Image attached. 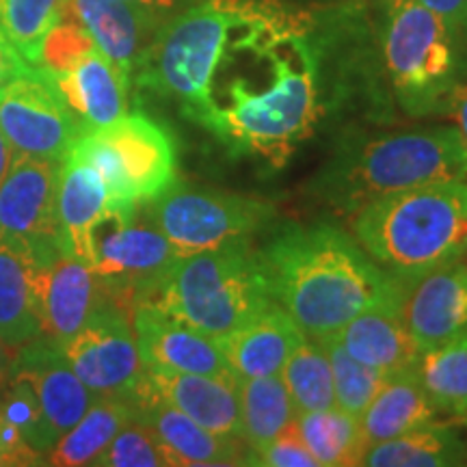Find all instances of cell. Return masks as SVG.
Here are the masks:
<instances>
[{"mask_svg": "<svg viewBox=\"0 0 467 467\" xmlns=\"http://www.w3.org/2000/svg\"><path fill=\"white\" fill-rule=\"evenodd\" d=\"M467 180V148L457 128L424 126L348 139L312 180L314 195L340 213L426 184Z\"/></svg>", "mask_w": 467, "mask_h": 467, "instance_id": "cell-3", "label": "cell"}, {"mask_svg": "<svg viewBox=\"0 0 467 467\" xmlns=\"http://www.w3.org/2000/svg\"><path fill=\"white\" fill-rule=\"evenodd\" d=\"M0 418L16 426L28 446L42 452V405L25 375L9 372L0 396Z\"/></svg>", "mask_w": 467, "mask_h": 467, "instance_id": "cell-36", "label": "cell"}, {"mask_svg": "<svg viewBox=\"0 0 467 467\" xmlns=\"http://www.w3.org/2000/svg\"><path fill=\"white\" fill-rule=\"evenodd\" d=\"M241 437L249 451H260L295 422V407L282 375L238 379Z\"/></svg>", "mask_w": 467, "mask_h": 467, "instance_id": "cell-29", "label": "cell"}, {"mask_svg": "<svg viewBox=\"0 0 467 467\" xmlns=\"http://www.w3.org/2000/svg\"><path fill=\"white\" fill-rule=\"evenodd\" d=\"M236 381V377L189 375L145 368V383L156 396L195 420L210 433L243 440Z\"/></svg>", "mask_w": 467, "mask_h": 467, "instance_id": "cell-22", "label": "cell"}, {"mask_svg": "<svg viewBox=\"0 0 467 467\" xmlns=\"http://www.w3.org/2000/svg\"><path fill=\"white\" fill-rule=\"evenodd\" d=\"M137 416L130 396H96L85 416L58 440L48 452V465H93L113 437Z\"/></svg>", "mask_w": 467, "mask_h": 467, "instance_id": "cell-27", "label": "cell"}, {"mask_svg": "<svg viewBox=\"0 0 467 467\" xmlns=\"http://www.w3.org/2000/svg\"><path fill=\"white\" fill-rule=\"evenodd\" d=\"M418 375L437 413L463 420L467 413V334L424 350Z\"/></svg>", "mask_w": 467, "mask_h": 467, "instance_id": "cell-31", "label": "cell"}, {"mask_svg": "<svg viewBox=\"0 0 467 467\" xmlns=\"http://www.w3.org/2000/svg\"><path fill=\"white\" fill-rule=\"evenodd\" d=\"M467 180L409 189L353 213V238L396 279H411L463 255Z\"/></svg>", "mask_w": 467, "mask_h": 467, "instance_id": "cell-4", "label": "cell"}, {"mask_svg": "<svg viewBox=\"0 0 467 467\" xmlns=\"http://www.w3.org/2000/svg\"><path fill=\"white\" fill-rule=\"evenodd\" d=\"M325 50L317 16L251 0L221 55L195 124L232 156L285 165L323 115Z\"/></svg>", "mask_w": 467, "mask_h": 467, "instance_id": "cell-1", "label": "cell"}, {"mask_svg": "<svg viewBox=\"0 0 467 467\" xmlns=\"http://www.w3.org/2000/svg\"><path fill=\"white\" fill-rule=\"evenodd\" d=\"M39 336H44L39 268L0 243V342L16 355Z\"/></svg>", "mask_w": 467, "mask_h": 467, "instance_id": "cell-25", "label": "cell"}, {"mask_svg": "<svg viewBox=\"0 0 467 467\" xmlns=\"http://www.w3.org/2000/svg\"><path fill=\"white\" fill-rule=\"evenodd\" d=\"M63 17L78 22L98 50L132 80L143 52L162 26V17L124 0H67Z\"/></svg>", "mask_w": 467, "mask_h": 467, "instance_id": "cell-20", "label": "cell"}, {"mask_svg": "<svg viewBox=\"0 0 467 467\" xmlns=\"http://www.w3.org/2000/svg\"><path fill=\"white\" fill-rule=\"evenodd\" d=\"M67 0H0V28L31 66H39L46 35L63 20Z\"/></svg>", "mask_w": 467, "mask_h": 467, "instance_id": "cell-33", "label": "cell"}, {"mask_svg": "<svg viewBox=\"0 0 467 467\" xmlns=\"http://www.w3.org/2000/svg\"><path fill=\"white\" fill-rule=\"evenodd\" d=\"M418 3L440 16L457 35L467 31V0H418Z\"/></svg>", "mask_w": 467, "mask_h": 467, "instance_id": "cell-40", "label": "cell"}, {"mask_svg": "<svg viewBox=\"0 0 467 467\" xmlns=\"http://www.w3.org/2000/svg\"><path fill=\"white\" fill-rule=\"evenodd\" d=\"M279 375L288 389L295 413L323 411V409L336 407L329 358L318 340L303 337Z\"/></svg>", "mask_w": 467, "mask_h": 467, "instance_id": "cell-32", "label": "cell"}, {"mask_svg": "<svg viewBox=\"0 0 467 467\" xmlns=\"http://www.w3.org/2000/svg\"><path fill=\"white\" fill-rule=\"evenodd\" d=\"M260 255L273 301L312 340L337 334L396 285L353 236L329 223L285 225Z\"/></svg>", "mask_w": 467, "mask_h": 467, "instance_id": "cell-2", "label": "cell"}, {"mask_svg": "<svg viewBox=\"0 0 467 467\" xmlns=\"http://www.w3.org/2000/svg\"><path fill=\"white\" fill-rule=\"evenodd\" d=\"M0 132L14 154L61 162L83 128L48 69L37 66L0 87Z\"/></svg>", "mask_w": 467, "mask_h": 467, "instance_id": "cell-12", "label": "cell"}, {"mask_svg": "<svg viewBox=\"0 0 467 467\" xmlns=\"http://www.w3.org/2000/svg\"><path fill=\"white\" fill-rule=\"evenodd\" d=\"M109 191L98 169L69 150L58 173V244L66 255L93 266L96 232L109 214Z\"/></svg>", "mask_w": 467, "mask_h": 467, "instance_id": "cell-18", "label": "cell"}, {"mask_svg": "<svg viewBox=\"0 0 467 467\" xmlns=\"http://www.w3.org/2000/svg\"><path fill=\"white\" fill-rule=\"evenodd\" d=\"M368 467H454L467 465V446L451 426L429 422L394 440L375 443L364 454Z\"/></svg>", "mask_w": 467, "mask_h": 467, "instance_id": "cell-28", "label": "cell"}, {"mask_svg": "<svg viewBox=\"0 0 467 467\" xmlns=\"http://www.w3.org/2000/svg\"><path fill=\"white\" fill-rule=\"evenodd\" d=\"M35 66L26 61L25 57L17 52L14 44L9 42V37L0 28V87H5L9 80L17 78V76L31 72Z\"/></svg>", "mask_w": 467, "mask_h": 467, "instance_id": "cell-39", "label": "cell"}, {"mask_svg": "<svg viewBox=\"0 0 467 467\" xmlns=\"http://www.w3.org/2000/svg\"><path fill=\"white\" fill-rule=\"evenodd\" d=\"M33 383L42 405V452L46 454L96 400L87 385L76 377L61 348L48 336L35 337L14 355L11 370Z\"/></svg>", "mask_w": 467, "mask_h": 467, "instance_id": "cell-15", "label": "cell"}, {"mask_svg": "<svg viewBox=\"0 0 467 467\" xmlns=\"http://www.w3.org/2000/svg\"><path fill=\"white\" fill-rule=\"evenodd\" d=\"M463 255H467V230H465V236H463Z\"/></svg>", "mask_w": 467, "mask_h": 467, "instance_id": "cell-46", "label": "cell"}, {"mask_svg": "<svg viewBox=\"0 0 467 467\" xmlns=\"http://www.w3.org/2000/svg\"><path fill=\"white\" fill-rule=\"evenodd\" d=\"M463 422H465V424H467V413H465V418H463Z\"/></svg>", "mask_w": 467, "mask_h": 467, "instance_id": "cell-47", "label": "cell"}, {"mask_svg": "<svg viewBox=\"0 0 467 467\" xmlns=\"http://www.w3.org/2000/svg\"><path fill=\"white\" fill-rule=\"evenodd\" d=\"M448 110H451L454 121H457V130L467 148V85L457 87V91H454L451 98V107H448Z\"/></svg>", "mask_w": 467, "mask_h": 467, "instance_id": "cell-42", "label": "cell"}, {"mask_svg": "<svg viewBox=\"0 0 467 467\" xmlns=\"http://www.w3.org/2000/svg\"><path fill=\"white\" fill-rule=\"evenodd\" d=\"M50 76L78 119L83 134L100 130L128 113L130 78L98 48L67 72H50Z\"/></svg>", "mask_w": 467, "mask_h": 467, "instance_id": "cell-23", "label": "cell"}, {"mask_svg": "<svg viewBox=\"0 0 467 467\" xmlns=\"http://www.w3.org/2000/svg\"><path fill=\"white\" fill-rule=\"evenodd\" d=\"M145 303L214 340L275 306L262 255L251 243L180 255L156 295Z\"/></svg>", "mask_w": 467, "mask_h": 467, "instance_id": "cell-5", "label": "cell"}, {"mask_svg": "<svg viewBox=\"0 0 467 467\" xmlns=\"http://www.w3.org/2000/svg\"><path fill=\"white\" fill-rule=\"evenodd\" d=\"M11 361H14V353H11V350L5 347L3 342H0V388L7 383V377H9V370H11Z\"/></svg>", "mask_w": 467, "mask_h": 467, "instance_id": "cell-44", "label": "cell"}, {"mask_svg": "<svg viewBox=\"0 0 467 467\" xmlns=\"http://www.w3.org/2000/svg\"><path fill=\"white\" fill-rule=\"evenodd\" d=\"M400 312L420 353L467 334V260L463 255L422 275L399 279Z\"/></svg>", "mask_w": 467, "mask_h": 467, "instance_id": "cell-14", "label": "cell"}, {"mask_svg": "<svg viewBox=\"0 0 467 467\" xmlns=\"http://www.w3.org/2000/svg\"><path fill=\"white\" fill-rule=\"evenodd\" d=\"M98 169L109 191V208L134 213L162 195L178 180L171 132L148 115H124L72 145Z\"/></svg>", "mask_w": 467, "mask_h": 467, "instance_id": "cell-8", "label": "cell"}, {"mask_svg": "<svg viewBox=\"0 0 467 467\" xmlns=\"http://www.w3.org/2000/svg\"><path fill=\"white\" fill-rule=\"evenodd\" d=\"M249 5L251 0H200L171 16L143 52L132 80L173 100L184 117L197 121L208 104L219 58Z\"/></svg>", "mask_w": 467, "mask_h": 467, "instance_id": "cell-7", "label": "cell"}, {"mask_svg": "<svg viewBox=\"0 0 467 467\" xmlns=\"http://www.w3.org/2000/svg\"><path fill=\"white\" fill-rule=\"evenodd\" d=\"M145 221L154 225L180 255L200 254L234 243H251L277 221L271 202L241 192L175 182L145 203Z\"/></svg>", "mask_w": 467, "mask_h": 467, "instance_id": "cell-9", "label": "cell"}, {"mask_svg": "<svg viewBox=\"0 0 467 467\" xmlns=\"http://www.w3.org/2000/svg\"><path fill=\"white\" fill-rule=\"evenodd\" d=\"M303 337L299 325L275 303L249 325L217 337V344L234 377L258 379L279 375Z\"/></svg>", "mask_w": 467, "mask_h": 467, "instance_id": "cell-24", "label": "cell"}, {"mask_svg": "<svg viewBox=\"0 0 467 467\" xmlns=\"http://www.w3.org/2000/svg\"><path fill=\"white\" fill-rule=\"evenodd\" d=\"M385 83L411 117L446 113L461 85L459 35L418 0H379Z\"/></svg>", "mask_w": 467, "mask_h": 467, "instance_id": "cell-6", "label": "cell"}, {"mask_svg": "<svg viewBox=\"0 0 467 467\" xmlns=\"http://www.w3.org/2000/svg\"><path fill=\"white\" fill-rule=\"evenodd\" d=\"M124 3L137 5V7H143L162 17V20H169L171 16L189 9L191 5L200 3V0H124Z\"/></svg>", "mask_w": 467, "mask_h": 467, "instance_id": "cell-41", "label": "cell"}, {"mask_svg": "<svg viewBox=\"0 0 467 467\" xmlns=\"http://www.w3.org/2000/svg\"><path fill=\"white\" fill-rule=\"evenodd\" d=\"M107 301L93 268L72 255L58 254L50 265L39 268L42 329L58 347Z\"/></svg>", "mask_w": 467, "mask_h": 467, "instance_id": "cell-21", "label": "cell"}, {"mask_svg": "<svg viewBox=\"0 0 467 467\" xmlns=\"http://www.w3.org/2000/svg\"><path fill=\"white\" fill-rule=\"evenodd\" d=\"M58 173L61 162L14 154L0 182V243L26 255L35 266L58 254Z\"/></svg>", "mask_w": 467, "mask_h": 467, "instance_id": "cell-11", "label": "cell"}, {"mask_svg": "<svg viewBox=\"0 0 467 467\" xmlns=\"http://www.w3.org/2000/svg\"><path fill=\"white\" fill-rule=\"evenodd\" d=\"M130 399L137 407V418H141L154 431L156 440L161 441L169 465H247V443L243 440H234V437L210 433L195 420L184 416L182 411H178L161 396L151 392L145 383V375Z\"/></svg>", "mask_w": 467, "mask_h": 467, "instance_id": "cell-17", "label": "cell"}, {"mask_svg": "<svg viewBox=\"0 0 467 467\" xmlns=\"http://www.w3.org/2000/svg\"><path fill=\"white\" fill-rule=\"evenodd\" d=\"M11 159H14V151H11L7 139L3 137V132H0V182H3V178L9 171Z\"/></svg>", "mask_w": 467, "mask_h": 467, "instance_id": "cell-43", "label": "cell"}, {"mask_svg": "<svg viewBox=\"0 0 467 467\" xmlns=\"http://www.w3.org/2000/svg\"><path fill=\"white\" fill-rule=\"evenodd\" d=\"M318 342L323 344L327 358H329L336 407L348 416L361 418L366 407L375 400V396L388 383L389 375L368 364H361L359 359L348 355L336 336H327Z\"/></svg>", "mask_w": 467, "mask_h": 467, "instance_id": "cell-34", "label": "cell"}, {"mask_svg": "<svg viewBox=\"0 0 467 467\" xmlns=\"http://www.w3.org/2000/svg\"><path fill=\"white\" fill-rule=\"evenodd\" d=\"M93 48H98L91 35L85 31L78 22L63 17L52 31L46 35L42 44V57L39 66L48 69L52 74H61L72 69L76 63L83 61Z\"/></svg>", "mask_w": 467, "mask_h": 467, "instance_id": "cell-37", "label": "cell"}, {"mask_svg": "<svg viewBox=\"0 0 467 467\" xmlns=\"http://www.w3.org/2000/svg\"><path fill=\"white\" fill-rule=\"evenodd\" d=\"M5 465H22V461L14 451H9V448L0 441V467Z\"/></svg>", "mask_w": 467, "mask_h": 467, "instance_id": "cell-45", "label": "cell"}, {"mask_svg": "<svg viewBox=\"0 0 467 467\" xmlns=\"http://www.w3.org/2000/svg\"><path fill=\"white\" fill-rule=\"evenodd\" d=\"M58 348L76 377L98 396H132L143 381L132 320L115 303H102Z\"/></svg>", "mask_w": 467, "mask_h": 467, "instance_id": "cell-13", "label": "cell"}, {"mask_svg": "<svg viewBox=\"0 0 467 467\" xmlns=\"http://www.w3.org/2000/svg\"><path fill=\"white\" fill-rule=\"evenodd\" d=\"M295 424L318 467H350L364 461L368 446L361 435L359 418L331 407L295 413Z\"/></svg>", "mask_w": 467, "mask_h": 467, "instance_id": "cell-30", "label": "cell"}, {"mask_svg": "<svg viewBox=\"0 0 467 467\" xmlns=\"http://www.w3.org/2000/svg\"><path fill=\"white\" fill-rule=\"evenodd\" d=\"M334 336L348 355L389 377L413 370L422 358L402 320L399 279L392 292L359 312Z\"/></svg>", "mask_w": 467, "mask_h": 467, "instance_id": "cell-19", "label": "cell"}, {"mask_svg": "<svg viewBox=\"0 0 467 467\" xmlns=\"http://www.w3.org/2000/svg\"><path fill=\"white\" fill-rule=\"evenodd\" d=\"M247 465L262 467H318L317 459L307 451L303 443L296 424L292 422L288 429H284L275 440L268 441L260 451H249Z\"/></svg>", "mask_w": 467, "mask_h": 467, "instance_id": "cell-38", "label": "cell"}, {"mask_svg": "<svg viewBox=\"0 0 467 467\" xmlns=\"http://www.w3.org/2000/svg\"><path fill=\"white\" fill-rule=\"evenodd\" d=\"M98 467H169V459L154 431L134 416L96 459Z\"/></svg>", "mask_w": 467, "mask_h": 467, "instance_id": "cell-35", "label": "cell"}, {"mask_svg": "<svg viewBox=\"0 0 467 467\" xmlns=\"http://www.w3.org/2000/svg\"><path fill=\"white\" fill-rule=\"evenodd\" d=\"M435 407L426 396L418 368L399 372L388 379L381 392L361 413L359 426L366 446L394 440L402 433L435 422Z\"/></svg>", "mask_w": 467, "mask_h": 467, "instance_id": "cell-26", "label": "cell"}, {"mask_svg": "<svg viewBox=\"0 0 467 467\" xmlns=\"http://www.w3.org/2000/svg\"><path fill=\"white\" fill-rule=\"evenodd\" d=\"M134 213L109 210L96 232L93 273L100 279L107 299L128 314L150 301L165 282L178 249L148 221L137 223Z\"/></svg>", "mask_w": 467, "mask_h": 467, "instance_id": "cell-10", "label": "cell"}, {"mask_svg": "<svg viewBox=\"0 0 467 467\" xmlns=\"http://www.w3.org/2000/svg\"><path fill=\"white\" fill-rule=\"evenodd\" d=\"M130 320L145 368L189 375L234 377L214 337L169 317L161 307L139 303L130 312Z\"/></svg>", "mask_w": 467, "mask_h": 467, "instance_id": "cell-16", "label": "cell"}]
</instances>
